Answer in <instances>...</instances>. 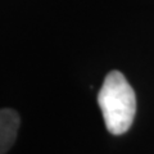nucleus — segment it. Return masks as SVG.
<instances>
[{
    "label": "nucleus",
    "instance_id": "f03ea898",
    "mask_svg": "<svg viewBox=\"0 0 154 154\" xmlns=\"http://www.w3.org/2000/svg\"><path fill=\"white\" fill-rule=\"evenodd\" d=\"M21 118L14 109H0V154H5L13 146Z\"/></svg>",
    "mask_w": 154,
    "mask_h": 154
},
{
    "label": "nucleus",
    "instance_id": "f257e3e1",
    "mask_svg": "<svg viewBox=\"0 0 154 154\" xmlns=\"http://www.w3.org/2000/svg\"><path fill=\"white\" fill-rule=\"evenodd\" d=\"M105 127L113 135H122L131 127L136 113V96L119 71H112L104 79L98 94Z\"/></svg>",
    "mask_w": 154,
    "mask_h": 154
}]
</instances>
